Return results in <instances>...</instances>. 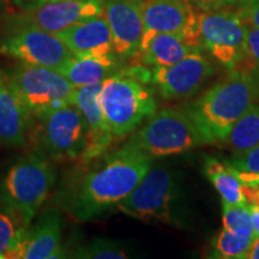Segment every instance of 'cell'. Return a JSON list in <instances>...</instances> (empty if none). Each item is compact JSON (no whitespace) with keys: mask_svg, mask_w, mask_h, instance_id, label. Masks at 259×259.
<instances>
[{"mask_svg":"<svg viewBox=\"0 0 259 259\" xmlns=\"http://www.w3.org/2000/svg\"><path fill=\"white\" fill-rule=\"evenodd\" d=\"M151 167L153 158L128 141L111 154L80 162L64 179L57 202L77 221H93L118 208Z\"/></svg>","mask_w":259,"mask_h":259,"instance_id":"cell-1","label":"cell"},{"mask_svg":"<svg viewBox=\"0 0 259 259\" xmlns=\"http://www.w3.org/2000/svg\"><path fill=\"white\" fill-rule=\"evenodd\" d=\"M258 84L247 60L206 90L186 111L205 142L223 143L236 121L255 103Z\"/></svg>","mask_w":259,"mask_h":259,"instance_id":"cell-2","label":"cell"},{"mask_svg":"<svg viewBox=\"0 0 259 259\" xmlns=\"http://www.w3.org/2000/svg\"><path fill=\"white\" fill-rule=\"evenodd\" d=\"M56 179V169L44 155H23L10 164L0 180V198L29 227L53 190Z\"/></svg>","mask_w":259,"mask_h":259,"instance_id":"cell-3","label":"cell"},{"mask_svg":"<svg viewBox=\"0 0 259 259\" xmlns=\"http://www.w3.org/2000/svg\"><path fill=\"white\" fill-rule=\"evenodd\" d=\"M100 99L113 137L127 136L156 113L153 92L127 70H121L102 83Z\"/></svg>","mask_w":259,"mask_h":259,"instance_id":"cell-4","label":"cell"},{"mask_svg":"<svg viewBox=\"0 0 259 259\" xmlns=\"http://www.w3.org/2000/svg\"><path fill=\"white\" fill-rule=\"evenodd\" d=\"M130 141L153 160L187 153L205 144L186 109L177 107L155 113Z\"/></svg>","mask_w":259,"mask_h":259,"instance_id":"cell-5","label":"cell"},{"mask_svg":"<svg viewBox=\"0 0 259 259\" xmlns=\"http://www.w3.org/2000/svg\"><path fill=\"white\" fill-rule=\"evenodd\" d=\"M10 77L32 120L71 105L74 87L60 71L21 63Z\"/></svg>","mask_w":259,"mask_h":259,"instance_id":"cell-6","label":"cell"},{"mask_svg":"<svg viewBox=\"0 0 259 259\" xmlns=\"http://www.w3.org/2000/svg\"><path fill=\"white\" fill-rule=\"evenodd\" d=\"M177 206L178 187L170 171L151 167L116 209L139 221L177 225Z\"/></svg>","mask_w":259,"mask_h":259,"instance_id":"cell-7","label":"cell"},{"mask_svg":"<svg viewBox=\"0 0 259 259\" xmlns=\"http://www.w3.org/2000/svg\"><path fill=\"white\" fill-rule=\"evenodd\" d=\"M198 32L200 47L226 69H236L247 60L246 24L239 12L229 10L200 12Z\"/></svg>","mask_w":259,"mask_h":259,"instance_id":"cell-8","label":"cell"},{"mask_svg":"<svg viewBox=\"0 0 259 259\" xmlns=\"http://www.w3.org/2000/svg\"><path fill=\"white\" fill-rule=\"evenodd\" d=\"M0 54L58 71L76 57L56 34L16 22L0 38Z\"/></svg>","mask_w":259,"mask_h":259,"instance_id":"cell-9","label":"cell"},{"mask_svg":"<svg viewBox=\"0 0 259 259\" xmlns=\"http://www.w3.org/2000/svg\"><path fill=\"white\" fill-rule=\"evenodd\" d=\"M38 150L54 160H76L87 147V127L83 116L70 105L38 119Z\"/></svg>","mask_w":259,"mask_h":259,"instance_id":"cell-10","label":"cell"},{"mask_svg":"<svg viewBox=\"0 0 259 259\" xmlns=\"http://www.w3.org/2000/svg\"><path fill=\"white\" fill-rule=\"evenodd\" d=\"M151 82L163 99L185 100L196 95L215 74V66L196 50L177 63L154 67Z\"/></svg>","mask_w":259,"mask_h":259,"instance_id":"cell-11","label":"cell"},{"mask_svg":"<svg viewBox=\"0 0 259 259\" xmlns=\"http://www.w3.org/2000/svg\"><path fill=\"white\" fill-rule=\"evenodd\" d=\"M144 32L142 41L156 32L180 35L191 47L202 50L199 44L198 19L202 11L186 0H143Z\"/></svg>","mask_w":259,"mask_h":259,"instance_id":"cell-12","label":"cell"},{"mask_svg":"<svg viewBox=\"0 0 259 259\" xmlns=\"http://www.w3.org/2000/svg\"><path fill=\"white\" fill-rule=\"evenodd\" d=\"M143 0H103V14L111 28L113 51L119 59L134 58L144 32Z\"/></svg>","mask_w":259,"mask_h":259,"instance_id":"cell-13","label":"cell"},{"mask_svg":"<svg viewBox=\"0 0 259 259\" xmlns=\"http://www.w3.org/2000/svg\"><path fill=\"white\" fill-rule=\"evenodd\" d=\"M103 14V0H56L24 11L14 22L57 34L71 25Z\"/></svg>","mask_w":259,"mask_h":259,"instance_id":"cell-14","label":"cell"},{"mask_svg":"<svg viewBox=\"0 0 259 259\" xmlns=\"http://www.w3.org/2000/svg\"><path fill=\"white\" fill-rule=\"evenodd\" d=\"M102 83L74 87L71 95V105L80 112L87 127V147L80 155V162H88L105 154L114 138L101 106Z\"/></svg>","mask_w":259,"mask_h":259,"instance_id":"cell-15","label":"cell"},{"mask_svg":"<svg viewBox=\"0 0 259 259\" xmlns=\"http://www.w3.org/2000/svg\"><path fill=\"white\" fill-rule=\"evenodd\" d=\"M63 218L57 208H51L29 226L8 258L53 259L67 257L61 246Z\"/></svg>","mask_w":259,"mask_h":259,"instance_id":"cell-16","label":"cell"},{"mask_svg":"<svg viewBox=\"0 0 259 259\" xmlns=\"http://www.w3.org/2000/svg\"><path fill=\"white\" fill-rule=\"evenodd\" d=\"M32 118L22 102L10 73L0 69V145L21 147L27 142Z\"/></svg>","mask_w":259,"mask_h":259,"instance_id":"cell-17","label":"cell"},{"mask_svg":"<svg viewBox=\"0 0 259 259\" xmlns=\"http://www.w3.org/2000/svg\"><path fill=\"white\" fill-rule=\"evenodd\" d=\"M57 36L76 57H102L113 54V40L105 14L71 25Z\"/></svg>","mask_w":259,"mask_h":259,"instance_id":"cell-18","label":"cell"},{"mask_svg":"<svg viewBox=\"0 0 259 259\" xmlns=\"http://www.w3.org/2000/svg\"><path fill=\"white\" fill-rule=\"evenodd\" d=\"M198 48L191 47L180 35L170 32H156L141 42L135 57L144 65L168 66L183 59Z\"/></svg>","mask_w":259,"mask_h":259,"instance_id":"cell-19","label":"cell"},{"mask_svg":"<svg viewBox=\"0 0 259 259\" xmlns=\"http://www.w3.org/2000/svg\"><path fill=\"white\" fill-rule=\"evenodd\" d=\"M121 70L119 58L113 53L102 57H74L59 71L73 87H83L105 82Z\"/></svg>","mask_w":259,"mask_h":259,"instance_id":"cell-20","label":"cell"},{"mask_svg":"<svg viewBox=\"0 0 259 259\" xmlns=\"http://www.w3.org/2000/svg\"><path fill=\"white\" fill-rule=\"evenodd\" d=\"M203 170L208 180L218 191L221 200L228 204H246L244 185L235 170L225 161L212 156H205Z\"/></svg>","mask_w":259,"mask_h":259,"instance_id":"cell-21","label":"cell"},{"mask_svg":"<svg viewBox=\"0 0 259 259\" xmlns=\"http://www.w3.org/2000/svg\"><path fill=\"white\" fill-rule=\"evenodd\" d=\"M234 154L250 150L259 144V105L253 106L235 122L223 142Z\"/></svg>","mask_w":259,"mask_h":259,"instance_id":"cell-22","label":"cell"},{"mask_svg":"<svg viewBox=\"0 0 259 259\" xmlns=\"http://www.w3.org/2000/svg\"><path fill=\"white\" fill-rule=\"evenodd\" d=\"M27 228L15 210L0 198V259L8 258Z\"/></svg>","mask_w":259,"mask_h":259,"instance_id":"cell-23","label":"cell"},{"mask_svg":"<svg viewBox=\"0 0 259 259\" xmlns=\"http://www.w3.org/2000/svg\"><path fill=\"white\" fill-rule=\"evenodd\" d=\"M254 236L239 235L222 228L211 244V258L244 259Z\"/></svg>","mask_w":259,"mask_h":259,"instance_id":"cell-24","label":"cell"},{"mask_svg":"<svg viewBox=\"0 0 259 259\" xmlns=\"http://www.w3.org/2000/svg\"><path fill=\"white\" fill-rule=\"evenodd\" d=\"M71 254L72 258L80 259H124L130 257L120 242L102 238L94 239L89 244L79 246Z\"/></svg>","mask_w":259,"mask_h":259,"instance_id":"cell-25","label":"cell"},{"mask_svg":"<svg viewBox=\"0 0 259 259\" xmlns=\"http://www.w3.org/2000/svg\"><path fill=\"white\" fill-rule=\"evenodd\" d=\"M222 225L227 231L239 235L254 236L252 215L248 204L222 202Z\"/></svg>","mask_w":259,"mask_h":259,"instance_id":"cell-26","label":"cell"},{"mask_svg":"<svg viewBox=\"0 0 259 259\" xmlns=\"http://www.w3.org/2000/svg\"><path fill=\"white\" fill-rule=\"evenodd\" d=\"M229 166L235 170L242 173H259V144L255 145L250 150L242 151V153L234 154L231 160L226 161Z\"/></svg>","mask_w":259,"mask_h":259,"instance_id":"cell-27","label":"cell"},{"mask_svg":"<svg viewBox=\"0 0 259 259\" xmlns=\"http://www.w3.org/2000/svg\"><path fill=\"white\" fill-rule=\"evenodd\" d=\"M246 38H247L248 67L253 74L259 88V29L246 23Z\"/></svg>","mask_w":259,"mask_h":259,"instance_id":"cell-28","label":"cell"},{"mask_svg":"<svg viewBox=\"0 0 259 259\" xmlns=\"http://www.w3.org/2000/svg\"><path fill=\"white\" fill-rule=\"evenodd\" d=\"M235 173L238 174L239 179L241 180L242 185H244V193L247 203L259 204V173H242V171L238 170H235Z\"/></svg>","mask_w":259,"mask_h":259,"instance_id":"cell-29","label":"cell"},{"mask_svg":"<svg viewBox=\"0 0 259 259\" xmlns=\"http://www.w3.org/2000/svg\"><path fill=\"white\" fill-rule=\"evenodd\" d=\"M239 15L246 23L259 29V0H242Z\"/></svg>","mask_w":259,"mask_h":259,"instance_id":"cell-30","label":"cell"},{"mask_svg":"<svg viewBox=\"0 0 259 259\" xmlns=\"http://www.w3.org/2000/svg\"><path fill=\"white\" fill-rule=\"evenodd\" d=\"M186 3H189L193 8L200 10L202 12H208L219 10L228 2L227 0H186Z\"/></svg>","mask_w":259,"mask_h":259,"instance_id":"cell-31","label":"cell"},{"mask_svg":"<svg viewBox=\"0 0 259 259\" xmlns=\"http://www.w3.org/2000/svg\"><path fill=\"white\" fill-rule=\"evenodd\" d=\"M14 2L23 11H29V10L36 9L38 6L46 4V3L51 2V0H14Z\"/></svg>","mask_w":259,"mask_h":259,"instance_id":"cell-32","label":"cell"},{"mask_svg":"<svg viewBox=\"0 0 259 259\" xmlns=\"http://www.w3.org/2000/svg\"><path fill=\"white\" fill-rule=\"evenodd\" d=\"M252 215V222H253L254 236H259V204L247 203Z\"/></svg>","mask_w":259,"mask_h":259,"instance_id":"cell-33","label":"cell"},{"mask_svg":"<svg viewBox=\"0 0 259 259\" xmlns=\"http://www.w3.org/2000/svg\"><path fill=\"white\" fill-rule=\"evenodd\" d=\"M244 259H259V236H254Z\"/></svg>","mask_w":259,"mask_h":259,"instance_id":"cell-34","label":"cell"},{"mask_svg":"<svg viewBox=\"0 0 259 259\" xmlns=\"http://www.w3.org/2000/svg\"><path fill=\"white\" fill-rule=\"evenodd\" d=\"M227 2H228V3H232V2H234V0H227Z\"/></svg>","mask_w":259,"mask_h":259,"instance_id":"cell-35","label":"cell"},{"mask_svg":"<svg viewBox=\"0 0 259 259\" xmlns=\"http://www.w3.org/2000/svg\"><path fill=\"white\" fill-rule=\"evenodd\" d=\"M51 2H56V0H51Z\"/></svg>","mask_w":259,"mask_h":259,"instance_id":"cell-36","label":"cell"}]
</instances>
